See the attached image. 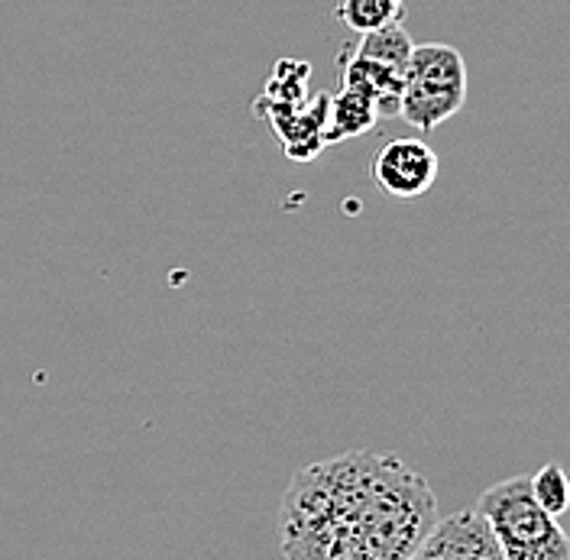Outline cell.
<instances>
[{
    "label": "cell",
    "mask_w": 570,
    "mask_h": 560,
    "mask_svg": "<svg viewBox=\"0 0 570 560\" xmlns=\"http://www.w3.org/2000/svg\"><path fill=\"white\" fill-rule=\"evenodd\" d=\"M438 502L399 456L351 451L302 466L283 495V560H412Z\"/></svg>",
    "instance_id": "1"
},
{
    "label": "cell",
    "mask_w": 570,
    "mask_h": 560,
    "mask_svg": "<svg viewBox=\"0 0 570 560\" xmlns=\"http://www.w3.org/2000/svg\"><path fill=\"white\" fill-rule=\"evenodd\" d=\"M476 512L497 534L505 560H570L568 534L534 502L529 477H509L490 487Z\"/></svg>",
    "instance_id": "2"
},
{
    "label": "cell",
    "mask_w": 570,
    "mask_h": 560,
    "mask_svg": "<svg viewBox=\"0 0 570 560\" xmlns=\"http://www.w3.org/2000/svg\"><path fill=\"white\" fill-rule=\"evenodd\" d=\"M466 98V62L454 46L425 42L415 46L402 71V105L399 117L412 127L431 134L451 120Z\"/></svg>",
    "instance_id": "3"
},
{
    "label": "cell",
    "mask_w": 570,
    "mask_h": 560,
    "mask_svg": "<svg viewBox=\"0 0 570 560\" xmlns=\"http://www.w3.org/2000/svg\"><path fill=\"white\" fill-rule=\"evenodd\" d=\"M441 159L428 143L405 137V140L386 143L373 159V181L383 195L412 202L422 198L428 188L438 181Z\"/></svg>",
    "instance_id": "4"
},
{
    "label": "cell",
    "mask_w": 570,
    "mask_h": 560,
    "mask_svg": "<svg viewBox=\"0 0 570 560\" xmlns=\"http://www.w3.org/2000/svg\"><path fill=\"white\" fill-rule=\"evenodd\" d=\"M412 560H505L497 534L476 509L434 519Z\"/></svg>",
    "instance_id": "5"
},
{
    "label": "cell",
    "mask_w": 570,
    "mask_h": 560,
    "mask_svg": "<svg viewBox=\"0 0 570 560\" xmlns=\"http://www.w3.org/2000/svg\"><path fill=\"white\" fill-rule=\"evenodd\" d=\"M344 88L363 95L370 105L376 107L380 120L383 117H399V105H402V75L399 71L351 52L344 59Z\"/></svg>",
    "instance_id": "6"
},
{
    "label": "cell",
    "mask_w": 570,
    "mask_h": 560,
    "mask_svg": "<svg viewBox=\"0 0 570 560\" xmlns=\"http://www.w3.org/2000/svg\"><path fill=\"white\" fill-rule=\"evenodd\" d=\"M376 107L370 105L363 95L356 91H341L337 98L327 101V127H324V143H344L354 140V137H363L366 130L376 127Z\"/></svg>",
    "instance_id": "7"
},
{
    "label": "cell",
    "mask_w": 570,
    "mask_h": 560,
    "mask_svg": "<svg viewBox=\"0 0 570 560\" xmlns=\"http://www.w3.org/2000/svg\"><path fill=\"white\" fill-rule=\"evenodd\" d=\"M405 17V0H337V20L354 33L395 27Z\"/></svg>",
    "instance_id": "8"
},
{
    "label": "cell",
    "mask_w": 570,
    "mask_h": 560,
    "mask_svg": "<svg viewBox=\"0 0 570 560\" xmlns=\"http://www.w3.org/2000/svg\"><path fill=\"white\" fill-rule=\"evenodd\" d=\"M412 49H415L412 36L402 30V23H395V27H383V30H373V33L360 36L354 52L356 56H363V59H373V62H380V66H386V69L402 75L405 66H409Z\"/></svg>",
    "instance_id": "9"
},
{
    "label": "cell",
    "mask_w": 570,
    "mask_h": 560,
    "mask_svg": "<svg viewBox=\"0 0 570 560\" xmlns=\"http://www.w3.org/2000/svg\"><path fill=\"white\" fill-rule=\"evenodd\" d=\"M529 487H532L534 502L551 519H558L568 509V477L558 463H544L534 477H529Z\"/></svg>",
    "instance_id": "10"
}]
</instances>
